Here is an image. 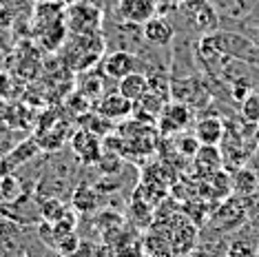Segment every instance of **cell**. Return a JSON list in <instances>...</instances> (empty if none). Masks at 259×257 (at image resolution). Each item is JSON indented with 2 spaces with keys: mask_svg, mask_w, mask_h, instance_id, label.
<instances>
[{
  "mask_svg": "<svg viewBox=\"0 0 259 257\" xmlns=\"http://www.w3.org/2000/svg\"><path fill=\"white\" fill-rule=\"evenodd\" d=\"M73 208L78 213H91L98 208V191L89 184H80L73 193Z\"/></svg>",
  "mask_w": 259,
  "mask_h": 257,
  "instance_id": "obj_14",
  "label": "cell"
},
{
  "mask_svg": "<svg viewBox=\"0 0 259 257\" xmlns=\"http://www.w3.org/2000/svg\"><path fill=\"white\" fill-rule=\"evenodd\" d=\"M98 248H96V244H91L89 239H80V244H78V248H75V253L71 257H98Z\"/></svg>",
  "mask_w": 259,
  "mask_h": 257,
  "instance_id": "obj_26",
  "label": "cell"
},
{
  "mask_svg": "<svg viewBox=\"0 0 259 257\" xmlns=\"http://www.w3.org/2000/svg\"><path fill=\"white\" fill-rule=\"evenodd\" d=\"M233 189L235 193H241V195H252L259 189V178L250 168H239L233 178Z\"/></svg>",
  "mask_w": 259,
  "mask_h": 257,
  "instance_id": "obj_15",
  "label": "cell"
},
{
  "mask_svg": "<svg viewBox=\"0 0 259 257\" xmlns=\"http://www.w3.org/2000/svg\"><path fill=\"white\" fill-rule=\"evenodd\" d=\"M117 91H120L126 100L138 104L146 93L151 91V82H149V78H146V73L133 71V73H128L126 78H122L120 82H117Z\"/></svg>",
  "mask_w": 259,
  "mask_h": 257,
  "instance_id": "obj_12",
  "label": "cell"
},
{
  "mask_svg": "<svg viewBox=\"0 0 259 257\" xmlns=\"http://www.w3.org/2000/svg\"><path fill=\"white\" fill-rule=\"evenodd\" d=\"M78 244H80L78 233H69V235H64L56 242V250H58V255H62V257H71L75 253V248H78Z\"/></svg>",
  "mask_w": 259,
  "mask_h": 257,
  "instance_id": "obj_20",
  "label": "cell"
},
{
  "mask_svg": "<svg viewBox=\"0 0 259 257\" xmlns=\"http://www.w3.org/2000/svg\"><path fill=\"white\" fill-rule=\"evenodd\" d=\"M250 93H252V84H250V80H246V78H237L231 87V96H233V100H237V102H244Z\"/></svg>",
  "mask_w": 259,
  "mask_h": 257,
  "instance_id": "obj_25",
  "label": "cell"
},
{
  "mask_svg": "<svg viewBox=\"0 0 259 257\" xmlns=\"http://www.w3.org/2000/svg\"><path fill=\"white\" fill-rule=\"evenodd\" d=\"M120 166H122V160L117 157V153H111V151H104L102 157H100V162H98V168L104 175L117 173V171H120Z\"/></svg>",
  "mask_w": 259,
  "mask_h": 257,
  "instance_id": "obj_22",
  "label": "cell"
},
{
  "mask_svg": "<svg viewBox=\"0 0 259 257\" xmlns=\"http://www.w3.org/2000/svg\"><path fill=\"white\" fill-rule=\"evenodd\" d=\"M102 69L111 80H117V82H120V80L126 78L128 73L138 71V58H135L131 51H124V49L113 51V54H109L104 58Z\"/></svg>",
  "mask_w": 259,
  "mask_h": 257,
  "instance_id": "obj_8",
  "label": "cell"
},
{
  "mask_svg": "<svg viewBox=\"0 0 259 257\" xmlns=\"http://www.w3.org/2000/svg\"><path fill=\"white\" fill-rule=\"evenodd\" d=\"M193 136L197 138V142L202 144V147H220L224 136H226V124H224L222 118L206 115V118L197 120Z\"/></svg>",
  "mask_w": 259,
  "mask_h": 257,
  "instance_id": "obj_9",
  "label": "cell"
},
{
  "mask_svg": "<svg viewBox=\"0 0 259 257\" xmlns=\"http://www.w3.org/2000/svg\"><path fill=\"white\" fill-rule=\"evenodd\" d=\"M255 144L259 147V124H255Z\"/></svg>",
  "mask_w": 259,
  "mask_h": 257,
  "instance_id": "obj_27",
  "label": "cell"
},
{
  "mask_svg": "<svg viewBox=\"0 0 259 257\" xmlns=\"http://www.w3.org/2000/svg\"><path fill=\"white\" fill-rule=\"evenodd\" d=\"M36 38L40 40V45H42L47 51L56 54V51H60V49H62V45L67 42V38H69V29H67V25H64V20H60V22H54L51 27L42 29V31H40Z\"/></svg>",
  "mask_w": 259,
  "mask_h": 257,
  "instance_id": "obj_13",
  "label": "cell"
},
{
  "mask_svg": "<svg viewBox=\"0 0 259 257\" xmlns=\"http://www.w3.org/2000/svg\"><path fill=\"white\" fill-rule=\"evenodd\" d=\"M60 3L64 5V7H67V5H73V3H78V0H60Z\"/></svg>",
  "mask_w": 259,
  "mask_h": 257,
  "instance_id": "obj_28",
  "label": "cell"
},
{
  "mask_svg": "<svg viewBox=\"0 0 259 257\" xmlns=\"http://www.w3.org/2000/svg\"><path fill=\"white\" fill-rule=\"evenodd\" d=\"M193 120V109L186 107L184 102H166L157 118L162 136H180L186 131V126Z\"/></svg>",
  "mask_w": 259,
  "mask_h": 257,
  "instance_id": "obj_4",
  "label": "cell"
},
{
  "mask_svg": "<svg viewBox=\"0 0 259 257\" xmlns=\"http://www.w3.org/2000/svg\"><path fill=\"white\" fill-rule=\"evenodd\" d=\"M38 149L40 147H38L36 140H27L25 144H20V147L14 151V153H9L7 160L11 162V166H20V164H25L27 160H31V157L38 153Z\"/></svg>",
  "mask_w": 259,
  "mask_h": 257,
  "instance_id": "obj_17",
  "label": "cell"
},
{
  "mask_svg": "<svg viewBox=\"0 0 259 257\" xmlns=\"http://www.w3.org/2000/svg\"><path fill=\"white\" fill-rule=\"evenodd\" d=\"M0 7L7 9L14 18H18L20 14H31L33 11L31 0H0Z\"/></svg>",
  "mask_w": 259,
  "mask_h": 257,
  "instance_id": "obj_23",
  "label": "cell"
},
{
  "mask_svg": "<svg viewBox=\"0 0 259 257\" xmlns=\"http://www.w3.org/2000/svg\"><path fill=\"white\" fill-rule=\"evenodd\" d=\"M180 11L186 16V20L191 22V27L199 33L213 31V29L217 27V22H220L217 11L208 0H184Z\"/></svg>",
  "mask_w": 259,
  "mask_h": 257,
  "instance_id": "obj_3",
  "label": "cell"
},
{
  "mask_svg": "<svg viewBox=\"0 0 259 257\" xmlns=\"http://www.w3.org/2000/svg\"><path fill=\"white\" fill-rule=\"evenodd\" d=\"M71 149L75 157L82 162V164H98L100 157L104 153V147H102V140L100 136H96L89 128H80V131L73 133L71 138Z\"/></svg>",
  "mask_w": 259,
  "mask_h": 257,
  "instance_id": "obj_5",
  "label": "cell"
},
{
  "mask_svg": "<svg viewBox=\"0 0 259 257\" xmlns=\"http://www.w3.org/2000/svg\"><path fill=\"white\" fill-rule=\"evenodd\" d=\"M228 257H257V246L246 239H235L228 246Z\"/></svg>",
  "mask_w": 259,
  "mask_h": 257,
  "instance_id": "obj_24",
  "label": "cell"
},
{
  "mask_svg": "<svg viewBox=\"0 0 259 257\" xmlns=\"http://www.w3.org/2000/svg\"><path fill=\"white\" fill-rule=\"evenodd\" d=\"M62 60L71 71H87L102 58L104 38L102 33L96 36H73L69 33L67 42L62 45Z\"/></svg>",
  "mask_w": 259,
  "mask_h": 257,
  "instance_id": "obj_1",
  "label": "cell"
},
{
  "mask_svg": "<svg viewBox=\"0 0 259 257\" xmlns=\"http://www.w3.org/2000/svg\"><path fill=\"white\" fill-rule=\"evenodd\" d=\"M257 257H259V244H257Z\"/></svg>",
  "mask_w": 259,
  "mask_h": 257,
  "instance_id": "obj_29",
  "label": "cell"
},
{
  "mask_svg": "<svg viewBox=\"0 0 259 257\" xmlns=\"http://www.w3.org/2000/svg\"><path fill=\"white\" fill-rule=\"evenodd\" d=\"M117 16L133 27H142L157 16V0H120Z\"/></svg>",
  "mask_w": 259,
  "mask_h": 257,
  "instance_id": "obj_6",
  "label": "cell"
},
{
  "mask_svg": "<svg viewBox=\"0 0 259 257\" xmlns=\"http://www.w3.org/2000/svg\"><path fill=\"white\" fill-rule=\"evenodd\" d=\"M64 25L73 36H96L102 29V9L91 0H78L64 7Z\"/></svg>",
  "mask_w": 259,
  "mask_h": 257,
  "instance_id": "obj_2",
  "label": "cell"
},
{
  "mask_svg": "<svg viewBox=\"0 0 259 257\" xmlns=\"http://www.w3.org/2000/svg\"><path fill=\"white\" fill-rule=\"evenodd\" d=\"M142 33H144V40L153 47H166L173 42V36H175V29L173 25L162 18V16H155L151 18L146 25H142Z\"/></svg>",
  "mask_w": 259,
  "mask_h": 257,
  "instance_id": "obj_10",
  "label": "cell"
},
{
  "mask_svg": "<svg viewBox=\"0 0 259 257\" xmlns=\"http://www.w3.org/2000/svg\"><path fill=\"white\" fill-rule=\"evenodd\" d=\"M96 113L100 118L109 120V122H117V120H126L128 115L133 113V102L126 100L120 91L115 93H107V96L100 100L98 104V111Z\"/></svg>",
  "mask_w": 259,
  "mask_h": 257,
  "instance_id": "obj_7",
  "label": "cell"
},
{
  "mask_svg": "<svg viewBox=\"0 0 259 257\" xmlns=\"http://www.w3.org/2000/svg\"><path fill=\"white\" fill-rule=\"evenodd\" d=\"M202 144L197 142L195 136H188V133H180L178 140H175V149L182 157H195V153L199 151Z\"/></svg>",
  "mask_w": 259,
  "mask_h": 257,
  "instance_id": "obj_19",
  "label": "cell"
},
{
  "mask_svg": "<svg viewBox=\"0 0 259 257\" xmlns=\"http://www.w3.org/2000/svg\"><path fill=\"white\" fill-rule=\"evenodd\" d=\"M241 118L248 122V124H259V93L252 91L241 102Z\"/></svg>",
  "mask_w": 259,
  "mask_h": 257,
  "instance_id": "obj_18",
  "label": "cell"
},
{
  "mask_svg": "<svg viewBox=\"0 0 259 257\" xmlns=\"http://www.w3.org/2000/svg\"><path fill=\"white\" fill-rule=\"evenodd\" d=\"M195 162V173L199 178H210L215 175L217 171H222V164H224V155L220 147H199V151L193 157Z\"/></svg>",
  "mask_w": 259,
  "mask_h": 257,
  "instance_id": "obj_11",
  "label": "cell"
},
{
  "mask_svg": "<svg viewBox=\"0 0 259 257\" xmlns=\"http://www.w3.org/2000/svg\"><path fill=\"white\" fill-rule=\"evenodd\" d=\"M64 213H67V206H64L62 200H58V197H42V200H40V215H42V222L54 224V222L60 220Z\"/></svg>",
  "mask_w": 259,
  "mask_h": 257,
  "instance_id": "obj_16",
  "label": "cell"
},
{
  "mask_svg": "<svg viewBox=\"0 0 259 257\" xmlns=\"http://www.w3.org/2000/svg\"><path fill=\"white\" fill-rule=\"evenodd\" d=\"M18 195H20V182L14 175H9V178H5L0 182V197H5L3 202H16Z\"/></svg>",
  "mask_w": 259,
  "mask_h": 257,
  "instance_id": "obj_21",
  "label": "cell"
}]
</instances>
